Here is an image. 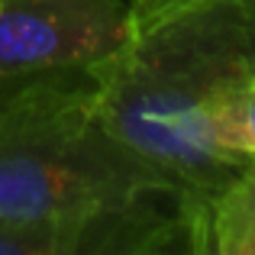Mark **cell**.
Wrapping results in <instances>:
<instances>
[{
	"mask_svg": "<svg viewBox=\"0 0 255 255\" xmlns=\"http://www.w3.org/2000/svg\"><path fill=\"white\" fill-rule=\"evenodd\" d=\"M158 194L97 110V78L0 104V255H75L94 213Z\"/></svg>",
	"mask_w": 255,
	"mask_h": 255,
	"instance_id": "2",
	"label": "cell"
},
{
	"mask_svg": "<svg viewBox=\"0 0 255 255\" xmlns=\"http://www.w3.org/2000/svg\"><path fill=\"white\" fill-rule=\"evenodd\" d=\"M210 139L226 158L243 165L246 158L255 155V75L239 78L230 84L217 100L210 113Z\"/></svg>",
	"mask_w": 255,
	"mask_h": 255,
	"instance_id": "5",
	"label": "cell"
},
{
	"mask_svg": "<svg viewBox=\"0 0 255 255\" xmlns=\"http://www.w3.org/2000/svg\"><path fill=\"white\" fill-rule=\"evenodd\" d=\"M246 75H255V0H194L97 71L107 129L184 213L197 255L207 207L239 168L213 145L207 113Z\"/></svg>",
	"mask_w": 255,
	"mask_h": 255,
	"instance_id": "1",
	"label": "cell"
},
{
	"mask_svg": "<svg viewBox=\"0 0 255 255\" xmlns=\"http://www.w3.org/2000/svg\"><path fill=\"white\" fill-rule=\"evenodd\" d=\"M136 36L126 0H0V104L58 78H97Z\"/></svg>",
	"mask_w": 255,
	"mask_h": 255,
	"instance_id": "3",
	"label": "cell"
},
{
	"mask_svg": "<svg viewBox=\"0 0 255 255\" xmlns=\"http://www.w3.org/2000/svg\"><path fill=\"white\" fill-rule=\"evenodd\" d=\"M132 10V19H136V29H145V26H152L155 19L168 16V13L181 10V6L194 3V0H126Z\"/></svg>",
	"mask_w": 255,
	"mask_h": 255,
	"instance_id": "6",
	"label": "cell"
},
{
	"mask_svg": "<svg viewBox=\"0 0 255 255\" xmlns=\"http://www.w3.org/2000/svg\"><path fill=\"white\" fill-rule=\"evenodd\" d=\"M200 255H255V155L246 158L210 200Z\"/></svg>",
	"mask_w": 255,
	"mask_h": 255,
	"instance_id": "4",
	"label": "cell"
}]
</instances>
